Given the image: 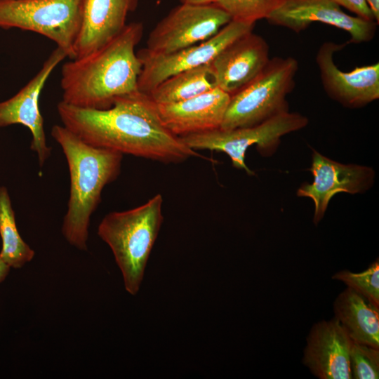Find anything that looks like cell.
<instances>
[{
    "mask_svg": "<svg viewBox=\"0 0 379 379\" xmlns=\"http://www.w3.org/2000/svg\"><path fill=\"white\" fill-rule=\"evenodd\" d=\"M57 112L65 128L94 147L166 164L202 157L163 124L157 105L139 91L116 98L105 109L60 101Z\"/></svg>",
    "mask_w": 379,
    "mask_h": 379,
    "instance_id": "6da1fadb",
    "label": "cell"
},
{
    "mask_svg": "<svg viewBox=\"0 0 379 379\" xmlns=\"http://www.w3.org/2000/svg\"><path fill=\"white\" fill-rule=\"evenodd\" d=\"M142 34L141 22H131L99 49L66 62L61 69V101L105 109L116 98L138 91L142 62L135 48Z\"/></svg>",
    "mask_w": 379,
    "mask_h": 379,
    "instance_id": "7a4b0ae2",
    "label": "cell"
},
{
    "mask_svg": "<svg viewBox=\"0 0 379 379\" xmlns=\"http://www.w3.org/2000/svg\"><path fill=\"white\" fill-rule=\"evenodd\" d=\"M51 135L62 149L69 174L62 234L69 244L86 251L91 215L99 206L104 187L119 176L124 154L88 145L63 125H53Z\"/></svg>",
    "mask_w": 379,
    "mask_h": 379,
    "instance_id": "3957f363",
    "label": "cell"
},
{
    "mask_svg": "<svg viewBox=\"0 0 379 379\" xmlns=\"http://www.w3.org/2000/svg\"><path fill=\"white\" fill-rule=\"evenodd\" d=\"M162 195L156 194L134 208L109 213L98 227V235L111 248L125 289L131 295L139 291L162 224Z\"/></svg>",
    "mask_w": 379,
    "mask_h": 379,
    "instance_id": "277c9868",
    "label": "cell"
},
{
    "mask_svg": "<svg viewBox=\"0 0 379 379\" xmlns=\"http://www.w3.org/2000/svg\"><path fill=\"white\" fill-rule=\"evenodd\" d=\"M298 66L293 57L270 58L256 79L230 96L220 128L252 126L288 112L287 96L295 87Z\"/></svg>",
    "mask_w": 379,
    "mask_h": 379,
    "instance_id": "5b68a950",
    "label": "cell"
},
{
    "mask_svg": "<svg viewBox=\"0 0 379 379\" xmlns=\"http://www.w3.org/2000/svg\"><path fill=\"white\" fill-rule=\"evenodd\" d=\"M82 4L83 0H0V28L38 33L72 59Z\"/></svg>",
    "mask_w": 379,
    "mask_h": 379,
    "instance_id": "8992f818",
    "label": "cell"
},
{
    "mask_svg": "<svg viewBox=\"0 0 379 379\" xmlns=\"http://www.w3.org/2000/svg\"><path fill=\"white\" fill-rule=\"evenodd\" d=\"M308 119L297 112H286L259 124L224 130L217 128L202 133L180 136L182 142L194 150L208 149L225 153L234 167L253 175L245 163L248 148L256 145L262 154L274 150L283 135L300 130Z\"/></svg>",
    "mask_w": 379,
    "mask_h": 379,
    "instance_id": "52a82bcc",
    "label": "cell"
},
{
    "mask_svg": "<svg viewBox=\"0 0 379 379\" xmlns=\"http://www.w3.org/2000/svg\"><path fill=\"white\" fill-rule=\"evenodd\" d=\"M230 21L214 3H180L151 31L145 49L154 55L169 54L210 39Z\"/></svg>",
    "mask_w": 379,
    "mask_h": 379,
    "instance_id": "ba28073f",
    "label": "cell"
},
{
    "mask_svg": "<svg viewBox=\"0 0 379 379\" xmlns=\"http://www.w3.org/2000/svg\"><path fill=\"white\" fill-rule=\"evenodd\" d=\"M255 23L231 20L210 39L165 55H154L145 48L137 54L142 62L138 91L149 94L168 77L184 70L211 64L228 45L253 32Z\"/></svg>",
    "mask_w": 379,
    "mask_h": 379,
    "instance_id": "9c48e42d",
    "label": "cell"
},
{
    "mask_svg": "<svg viewBox=\"0 0 379 379\" xmlns=\"http://www.w3.org/2000/svg\"><path fill=\"white\" fill-rule=\"evenodd\" d=\"M266 20L271 25L297 34L312 22H321L347 32L350 36L349 42L354 44L371 41L378 25L346 13L333 0H281Z\"/></svg>",
    "mask_w": 379,
    "mask_h": 379,
    "instance_id": "30bf717a",
    "label": "cell"
},
{
    "mask_svg": "<svg viewBox=\"0 0 379 379\" xmlns=\"http://www.w3.org/2000/svg\"><path fill=\"white\" fill-rule=\"evenodd\" d=\"M67 57L64 50L56 47L25 86L11 98L0 102V127L21 124L29 130L30 149L36 154L41 168L50 157L51 147L46 141L39 96L51 74Z\"/></svg>",
    "mask_w": 379,
    "mask_h": 379,
    "instance_id": "8fae6325",
    "label": "cell"
},
{
    "mask_svg": "<svg viewBox=\"0 0 379 379\" xmlns=\"http://www.w3.org/2000/svg\"><path fill=\"white\" fill-rule=\"evenodd\" d=\"M346 44L324 42L315 60L326 94L345 107H361L379 98V64L357 67L348 72L340 70L334 55Z\"/></svg>",
    "mask_w": 379,
    "mask_h": 379,
    "instance_id": "7c38bea8",
    "label": "cell"
},
{
    "mask_svg": "<svg viewBox=\"0 0 379 379\" xmlns=\"http://www.w3.org/2000/svg\"><path fill=\"white\" fill-rule=\"evenodd\" d=\"M310 171L312 183L302 184L298 197L310 198L314 204L313 222L317 225L323 218L329 201L339 192L361 193L373 183L375 172L368 166L343 164L314 150Z\"/></svg>",
    "mask_w": 379,
    "mask_h": 379,
    "instance_id": "4fadbf2b",
    "label": "cell"
},
{
    "mask_svg": "<svg viewBox=\"0 0 379 379\" xmlns=\"http://www.w3.org/2000/svg\"><path fill=\"white\" fill-rule=\"evenodd\" d=\"M270 60L267 42L251 32L228 45L211 65L217 87L231 96L256 79Z\"/></svg>",
    "mask_w": 379,
    "mask_h": 379,
    "instance_id": "5bb4252c",
    "label": "cell"
},
{
    "mask_svg": "<svg viewBox=\"0 0 379 379\" xmlns=\"http://www.w3.org/2000/svg\"><path fill=\"white\" fill-rule=\"evenodd\" d=\"M351 342L335 317L318 321L307 337L302 364L319 379H351Z\"/></svg>",
    "mask_w": 379,
    "mask_h": 379,
    "instance_id": "9a60e30c",
    "label": "cell"
},
{
    "mask_svg": "<svg viewBox=\"0 0 379 379\" xmlns=\"http://www.w3.org/2000/svg\"><path fill=\"white\" fill-rule=\"evenodd\" d=\"M230 95L218 87L180 102L157 105L163 124L183 136L220 128Z\"/></svg>",
    "mask_w": 379,
    "mask_h": 379,
    "instance_id": "2e32d148",
    "label": "cell"
},
{
    "mask_svg": "<svg viewBox=\"0 0 379 379\" xmlns=\"http://www.w3.org/2000/svg\"><path fill=\"white\" fill-rule=\"evenodd\" d=\"M138 0H83L79 29L72 59L99 49L124 29Z\"/></svg>",
    "mask_w": 379,
    "mask_h": 379,
    "instance_id": "e0dca14e",
    "label": "cell"
},
{
    "mask_svg": "<svg viewBox=\"0 0 379 379\" xmlns=\"http://www.w3.org/2000/svg\"><path fill=\"white\" fill-rule=\"evenodd\" d=\"M335 318L352 340L379 348V307L347 287L333 303Z\"/></svg>",
    "mask_w": 379,
    "mask_h": 379,
    "instance_id": "ac0fdd59",
    "label": "cell"
},
{
    "mask_svg": "<svg viewBox=\"0 0 379 379\" xmlns=\"http://www.w3.org/2000/svg\"><path fill=\"white\" fill-rule=\"evenodd\" d=\"M217 87L211 64L178 72L159 84L148 95L157 105L185 100Z\"/></svg>",
    "mask_w": 379,
    "mask_h": 379,
    "instance_id": "d6986e66",
    "label": "cell"
},
{
    "mask_svg": "<svg viewBox=\"0 0 379 379\" xmlns=\"http://www.w3.org/2000/svg\"><path fill=\"white\" fill-rule=\"evenodd\" d=\"M0 258L11 268H21L33 259L35 252L18 232L11 197L4 186L0 187Z\"/></svg>",
    "mask_w": 379,
    "mask_h": 379,
    "instance_id": "ffe728a7",
    "label": "cell"
},
{
    "mask_svg": "<svg viewBox=\"0 0 379 379\" xmlns=\"http://www.w3.org/2000/svg\"><path fill=\"white\" fill-rule=\"evenodd\" d=\"M281 0H215L218 6L225 11L231 20L255 23L266 19Z\"/></svg>",
    "mask_w": 379,
    "mask_h": 379,
    "instance_id": "44dd1931",
    "label": "cell"
},
{
    "mask_svg": "<svg viewBox=\"0 0 379 379\" xmlns=\"http://www.w3.org/2000/svg\"><path fill=\"white\" fill-rule=\"evenodd\" d=\"M347 287L361 295L369 302L379 307V261L372 262L367 269L359 273L341 270L332 276Z\"/></svg>",
    "mask_w": 379,
    "mask_h": 379,
    "instance_id": "7402d4cb",
    "label": "cell"
},
{
    "mask_svg": "<svg viewBox=\"0 0 379 379\" xmlns=\"http://www.w3.org/2000/svg\"><path fill=\"white\" fill-rule=\"evenodd\" d=\"M352 378L378 379L379 378V348L352 340L350 349Z\"/></svg>",
    "mask_w": 379,
    "mask_h": 379,
    "instance_id": "603a6c76",
    "label": "cell"
},
{
    "mask_svg": "<svg viewBox=\"0 0 379 379\" xmlns=\"http://www.w3.org/2000/svg\"><path fill=\"white\" fill-rule=\"evenodd\" d=\"M340 7H343L356 16L366 20L375 21L373 15L366 0H333Z\"/></svg>",
    "mask_w": 379,
    "mask_h": 379,
    "instance_id": "cb8c5ba5",
    "label": "cell"
},
{
    "mask_svg": "<svg viewBox=\"0 0 379 379\" xmlns=\"http://www.w3.org/2000/svg\"><path fill=\"white\" fill-rule=\"evenodd\" d=\"M370 8L375 21L378 24L379 22V0H366Z\"/></svg>",
    "mask_w": 379,
    "mask_h": 379,
    "instance_id": "d4e9b609",
    "label": "cell"
},
{
    "mask_svg": "<svg viewBox=\"0 0 379 379\" xmlns=\"http://www.w3.org/2000/svg\"><path fill=\"white\" fill-rule=\"evenodd\" d=\"M11 267L0 258V284L6 279Z\"/></svg>",
    "mask_w": 379,
    "mask_h": 379,
    "instance_id": "484cf974",
    "label": "cell"
},
{
    "mask_svg": "<svg viewBox=\"0 0 379 379\" xmlns=\"http://www.w3.org/2000/svg\"><path fill=\"white\" fill-rule=\"evenodd\" d=\"M181 4H210L215 3V0H180Z\"/></svg>",
    "mask_w": 379,
    "mask_h": 379,
    "instance_id": "4316f807",
    "label": "cell"
}]
</instances>
